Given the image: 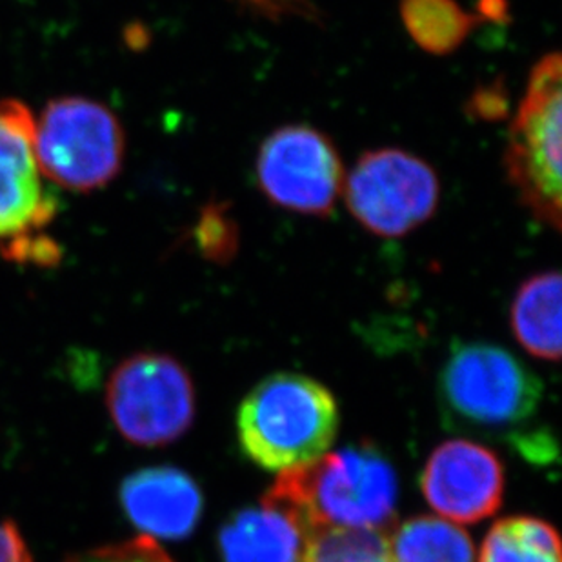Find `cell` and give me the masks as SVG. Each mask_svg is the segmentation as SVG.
I'll return each mask as SVG.
<instances>
[{
    "mask_svg": "<svg viewBox=\"0 0 562 562\" xmlns=\"http://www.w3.org/2000/svg\"><path fill=\"white\" fill-rule=\"evenodd\" d=\"M266 499L292 509L317 531H387L397 509V473L373 446H348L281 472Z\"/></svg>",
    "mask_w": 562,
    "mask_h": 562,
    "instance_id": "1",
    "label": "cell"
},
{
    "mask_svg": "<svg viewBox=\"0 0 562 562\" xmlns=\"http://www.w3.org/2000/svg\"><path fill=\"white\" fill-rule=\"evenodd\" d=\"M337 431L334 393L297 373L266 376L246 395L237 414L243 451L270 472L317 461L334 445Z\"/></svg>",
    "mask_w": 562,
    "mask_h": 562,
    "instance_id": "2",
    "label": "cell"
},
{
    "mask_svg": "<svg viewBox=\"0 0 562 562\" xmlns=\"http://www.w3.org/2000/svg\"><path fill=\"white\" fill-rule=\"evenodd\" d=\"M440 409L457 430L512 436L536 419L542 382L499 346L468 342L451 350L439 376Z\"/></svg>",
    "mask_w": 562,
    "mask_h": 562,
    "instance_id": "3",
    "label": "cell"
},
{
    "mask_svg": "<svg viewBox=\"0 0 562 562\" xmlns=\"http://www.w3.org/2000/svg\"><path fill=\"white\" fill-rule=\"evenodd\" d=\"M562 60L559 52L533 66L512 121L504 168L519 202L553 232L562 228Z\"/></svg>",
    "mask_w": 562,
    "mask_h": 562,
    "instance_id": "4",
    "label": "cell"
},
{
    "mask_svg": "<svg viewBox=\"0 0 562 562\" xmlns=\"http://www.w3.org/2000/svg\"><path fill=\"white\" fill-rule=\"evenodd\" d=\"M126 138L115 113L86 97L49 102L35 119V155L49 181L69 191L104 188L123 170Z\"/></svg>",
    "mask_w": 562,
    "mask_h": 562,
    "instance_id": "5",
    "label": "cell"
},
{
    "mask_svg": "<svg viewBox=\"0 0 562 562\" xmlns=\"http://www.w3.org/2000/svg\"><path fill=\"white\" fill-rule=\"evenodd\" d=\"M342 196L362 228L397 239L436 215L440 181L434 166L417 155L376 148L362 154L346 176Z\"/></svg>",
    "mask_w": 562,
    "mask_h": 562,
    "instance_id": "6",
    "label": "cell"
},
{
    "mask_svg": "<svg viewBox=\"0 0 562 562\" xmlns=\"http://www.w3.org/2000/svg\"><path fill=\"white\" fill-rule=\"evenodd\" d=\"M108 409L117 430L138 446H165L184 436L195 417L190 373L160 353L121 362L108 382Z\"/></svg>",
    "mask_w": 562,
    "mask_h": 562,
    "instance_id": "7",
    "label": "cell"
},
{
    "mask_svg": "<svg viewBox=\"0 0 562 562\" xmlns=\"http://www.w3.org/2000/svg\"><path fill=\"white\" fill-rule=\"evenodd\" d=\"M255 173L271 204L308 217H328L334 212L346 179L334 140L306 124L271 132L260 144Z\"/></svg>",
    "mask_w": 562,
    "mask_h": 562,
    "instance_id": "8",
    "label": "cell"
},
{
    "mask_svg": "<svg viewBox=\"0 0 562 562\" xmlns=\"http://www.w3.org/2000/svg\"><path fill=\"white\" fill-rule=\"evenodd\" d=\"M420 490L442 519L457 525L481 522L503 503V462L473 440H446L426 461Z\"/></svg>",
    "mask_w": 562,
    "mask_h": 562,
    "instance_id": "9",
    "label": "cell"
},
{
    "mask_svg": "<svg viewBox=\"0 0 562 562\" xmlns=\"http://www.w3.org/2000/svg\"><path fill=\"white\" fill-rule=\"evenodd\" d=\"M35 155V117L26 104L0 102V239H24L54 217Z\"/></svg>",
    "mask_w": 562,
    "mask_h": 562,
    "instance_id": "10",
    "label": "cell"
},
{
    "mask_svg": "<svg viewBox=\"0 0 562 562\" xmlns=\"http://www.w3.org/2000/svg\"><path fill=\"white\" fill-rule=\"evenodd\" d=\"M121 501L127 519L149 539H184L201 520V490L177 468H146L133 473L123 483Z\"/></svg>",
    "mask_w": 562,
    "mask_h": 562,
    "instance_id": "11",
    "label": "cell"
},
{
    "mask_svg": "<svg viewBox=\"0 0 562 562\" xmlns=\"http://www.w3.org/2000/svg\"><path fill=\"white\" fill-rule=\"evenodd\" d=\"M312 537L292 509L265 497L223 526L218 550L224 562H303Z\"/></svg>",
    "mask_w": 562,
    "mask_h": 562,
    "instance_id": "12",
    "label": "cell"
},
{
    "mask_svg": "<svg viewBox=\"0 0 562 562\" xmlns=\"http://www.w3.org/2000/svg\"><path fill=\"white\" fill-rule=\"evenodd\" d=\"M561 273L541 271L520 284L509 310L515 339L541 361L561 359Z\"/></svg>",
    "mask_w": 562,
    "mask_h": 562,
    "instance_id": "13",
    "label": "cell"
},
{
    "mask_svg": "<svg viewBox=\"0 0 562 562\" xmlns=\"http://www.w3.org/2000/svg\"><path fill=\"white\" fill-rule=\"evenodd\" d=\"M386 542L392 562H475V548L467 531L430 515L404 520Z\"/></svg>",
    "mask_w": 562,
    "mask_h": 562,
    "instance_id": "14",
    "label": "cell"
},
{
    "mask_svg": "<svg viewBox=\"0 0 562 562\" xmlns=\"http://www.w3.org/2000/svg\"><path fill=\"white\" fill-rule=\"evenodd\" d=\"M401 19L412 41L436 57L457 52L484 22L479 13L462 10L457 0H401Z\"/></svg>",
    "mask_w": 562,
    "mask_h": 562,
    "instance_id": "15",
    "label": "cell"
},
{
    "mask_svg": "<svg viewBox=\"0 0 562 562\" xmlns=\"http://www.w3.org/2000/svg\"><path fill=\"white\" fill-rule=\"evenodd\" d=\"M479 562H562L561 541L547 520L508 517L492 526Z\"/></svg>",
    "mask_w": 562,
    "mask_h": 562,
    "instance_id": "16",
    "label": "cell"
},
{
    "mask_svg": "<svg viewBox=\"0 0 562 562\" xmlns=\"http://www.w3.org/2000/svg\"><path fill=\"white\" fill-rule=\"evenodd\" d=\"M303 562H392V559L382 531L334 528L312 537Z\"/></svg>",
    "mask_w": 562,
    "mask_h": 562,
    "instance_id": "17",
    "label": "cell"
},
{
    "mask_svg": "<svg viewBox=\"0 0 562 562\" xmlns=\"http://www.w3.org/2000/svg\"><path fill=\"white\" fill-rule=\"evenodd\" d=\"M196 245L212 262H229L239 250V228L228 204L213 202L204 207L195 228Z\"/></svg>",
    "mask_w": 562,
    "mask_h": 562,
    "instance_id": "18",
    "label": "cell"
},
{
    "mask_svg": "<svg viewBox=\"0 0 562 562\" xmlns=\"http://www.w3.org/2000/svg\"><path fill=\"white\" fill-rule=\"evenodd\" d=\"M68 562H173L165 550L149 537L143 536L132 541L119 542L112 547L97 548L91 552L79 553Z\"/></svg>",
    "mask_w": 562,
    "mask_h": 562,
    "instance_id": "19",
    "label": "cell"
},
{
    "mask_svg": "<svg viewBox=\"0 0 562 562\" xmlns=\"http://www.w3.org/2000/svg\"><path fill=\"white\" fill-rule=\"evenodd\" d=\"M0 562H33L21 533L11 522H0Z\"/></svg>",
    "mask_w": 562,
    "mask_h": 562,
    "instance_id": "20",
    "label": "cell"
},
{
    "mask_svg": "<svg viewBox=\"0 0 562 562\" xmlns=\"http://www.w3.org/2000/svg\"><path fill=\"white\" fill-rule=\"evenodd\" d=\"M472 106L475 117L494 121V119L503 117L506 113V97L499 88L479 90L472 99Z\"/></svg>",
    "mask_w": 562,
    "mask_h": 562,
    "instance_id": "21",
    "label": "cell"
},
{
    "mask_svg": "<svg viewBox=\"0 0 562 562\" xmlns=\"http://www.w3.org/2000/svg\"><path fill=\"white\" fill-rule=\"evenodd\" d=\"M257 10L265 11L268 15H286V13H304L306 0H245Z\"/></svg>",
    "mask_w": 562,
    "mask_h": 562,
    "instance_id": "22",
    "label": "cell"
},
{
    "mask_svg": "<svg viewBox=\"0 0 562 562\" xmlns=\"http://www.w3.org/2000/svg\"><path fill=\"white\" fill-rule=\"evenodd\" d=\"M477 13L483 16L484 21H504V16L508 15L506 0H481Z\"/></svg>",
    "mask_w": 562,
    "mask_h": 562,
    "instance_id": "23",
    "label": "cell"
}]
</instances>
